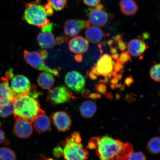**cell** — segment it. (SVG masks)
<instances>
[{"mask_svg":"<svg viewBox=\"0 0 160 160\" xmlns=\"http://www.w3.org/2000/svg\"><path fill=\"white\" fill-rule=\"evenodd\" d=\"M96 154L101 160H128L133 153L131 143L106 135L92 138Z\"/></svg>","mask_w":160,"mask_h":160,"instance_id":"1","label":"cell"},{"mask_svg":"<svg viewBox=\"0 0 160 160\" xmlns=\"http://www.w3.org/2000/svg\"><path fill=\"white\" fill-rule=\"evenodd\" d=\"M45 113L41 108L38 100L28 95L20 97L15 102L13 113L15 120L22 119L32 123L38 116Z\"/></svg>","mask_w":160,"mask_h":160,"instance_id":"2","label":"cell"},{"mask_svg":"<svg viewBox=\"0 0 160 160\" xmlns=\"http://www.w3.org/2000/svg\"><path fill=\"white\" fill-rule=\"evenodd\" d=\"M82 138L78 132H73L71 136L66 138L63 155L66 160H86L89 152L83 148Z\"/></svg>","mask_w":160,"mask_h":160,"instance_id":"3","label":"cell"},{"mask_svg":"<svg viewBox=\"0 0 160 160\" xmlns=\"http://www.w3.org/2000/svg\"><path fill=\"white\" fill-rule=\"evenodd\" d=\"M25 7L24 19L28 23L41 29L50 24L47 13L42 6L33 2L27 3Z\"/></svg>","mask_w":160,"mask_h":160,"instance_id":"4","label":"cell"},{"mask_svg":"<svg viewBox=\"0 0 160 160\" xmlns=\"http://www.w3.org/2000/svg\"><path fill=\"white\" fill-rule=\"evenodd\" d=\"M23 52L24 58L26 61L32 67L39 71L51 73L56 77L59 75L58 70L56 69H52L48 67L37 52H29L24 50Z\"/></svg>","mask_w":160,"mask_h":160,"instance_id":"5","label":"cell"},{"mask_svg":"<svg viewBox=\"0 0 160 160\" xmlns=\"http://www.w3.org/2000/svg\"><path fill=\"white\" fill-rule=\"evenodd\" d=\"M11 88L18 99L22 96L29 95L32 89L29 79L22 75H17L13 78L11 82Z\"/></svg>","mask_w":160,"mask_h":160,"instance_id":"6","label":"cell"},{"mask_svg":"<svg viewBox=\"0 0 160 160\" xmlns=\"http://www.w3.org/2000/svg\"><path fill=\"white\" fill-rule=\"evenodd\" d=\"M73 97V94L64 86H59L48 90L47 100L55 104L67 102Z\"/></svg>","mask_w":160,"mask_h":160,"instance_id":"7","label":"cell"},{"mask_svg":"<svg viewBox=\"0 0 160 160\" xmlns=\"http://www.w3.org/2000/svg\"><path fill=\"white\" fill-rule=\"evenodd\" d=\"M65 82L70 89L76 92H81L84 90L85 78L78 72H69L65 76Z\"/></svg>","mask_w":160,"mask_h":160,"instance_id":"8","label":"cell"},{"mask_svg":"<svg viewBox=\"0 0 160 160\" xmlns=\"http://www.w3.org/2000/svg\"><path fill=\"white\" fill-rule=\"evenodd\" d=\"M90 25L91 23L89 21L78 19L68 20L64 26V33L70 37H75L83 29L90 27Z\"/></svg>","mask_w":160,"mask_h":160,"instance_id":"9","label":"cell"},{"mask_svg":"<svg viewBox=\"0 0 160 160\" xmlns=\"http://www.w3.org/2000/svg\"><path fill=\"white\" fill-rule=\"evenodd\" d=\"M51 118L58 131L66 132L69 130L72 121L70 116L67 112L63 111L56 112L52 115Z\"/></svg>","mask_w":160,"mask_h":160,"instance_id":"10","label":"cell"},{"mask_svg":"<svg viewBox=\"0 0 160 160\" xmlns=\"http://www.w3.org/2000/svg\"><path fill=\"white\" fill-rule=\"evenodd\" d=\"M13 132L17 137L22 139L29 138L33 132L32 123L27 120L22 119L15 120Z\"/></svg>","mask_w":160,"mask_h":160,"instance_id":"11","label":"cell"},{"mask_svg":"<svg viewBox=\"0 0 160 160\" xmlns=\"http://www.w3.org/2000/svg\"><path fill=\"white\" fill-rule=\"evenodd\" d=\"M115 63L109 55L105 54L100 58L94 64L100 76L106 77L111 75Z\"/></svg>","mask_w":160,"mask_h":160,"instance_id":"12","label":"cell"},{"mask_svg":"<svg viewBox=\"0 0 160 160\" xmlns=\"http://www.w3.org/2000/svg\"><path fill=\"white\" fill-rule=\"evenodd\" d=\"M2 82L0 83V104L17 101L16 94L10 87L8 81L4 77L2 78Z\"/></svg>","mask_w":160,"mask_h":160,"instance_id":"13","label":"cell"},{"mask_svg":"<svg viewBox=\"0 0 160 160\" xmlns=\"http://www.w3.org/2000/svg\"><path fill=\"white\" fill-rule=\"evenodd\" d=\"M88 41L81 36L72 39L69 43V48L72 52L77 54L85 53L88 49Z\"/></svg>","mask_w":160,"mask_h":160,"instance_id":"14","label":"cell"},{"mask_svg":"<svg viewBox=\"0 0 160 160\" xmlns=\"http://www.w3.org/2000/svg\"><path fill=\"white\" fill-rule=\"evenodd\" d=\"M89 21L96 27H102L107 23L108 20L107 13L103 10L92 9L89 14Z\"/></svg>","mask_w":160,"mask_h":160,"instance_id":"15","label":"cell"},{"mask_svg":"<svg viewBox=\"0 0 160 160\" xmlns=\"http://www.w3.org/2000/svg\"><path fill=\"white\" fill-rule=\"evenodd\" d=\"M33 123L35 131L38 133H45L51 129V119L45 114V113L38 116Z\"/></svg>","mask_w":160,"mask_h":160,"instance_id":"16","label":"cell"},{"mask_svg":"<svg viewBox=\"0 0 160 160\" xmlns=\"http://www.w3.org/2000/svg\"><path fill=\"white\" fill-rule=\"evenodd\" d=\"M148 47L143 40L135 39L132 40L128 45V50L130 55L135 57H139Z\"/></svg>","mask_w":160,"mask_h":160,"instance_id":"17","label":"cell"},{"mask_svg":"<svg viewBox=\"0 0 160 160\" xmlns=\"http://www.w3.org/2000/svg\"><path fill=\"white\" fill-rule=\"evenodd\" d=\"M37 41L42 48L45 49L52 48L56 45L54 36L49 32H42L37 37Z\"/></svg>","mask_w":160,"mask_h":160,"instance_id":"18","label":"cell"},{"mask_svg":"<svg viewBox=\"0 0 160 160\" xmlns=\"http://www.w3.org/2000/svg\"><path fill=\"white\" fill-rule=\"evenodd\" d=\"M85 35L88 41L92 43H98L103 38V33L102 30L96 27H90L85 31Z\"/></svg>","mask_w":160,"mask_h":160,"instance_id":"19","label":"cell"},{"mask_svg":"<svg viewBox=\"0 0 160 160\" xmlns=\"http://www.w3.org/2000/svg\"><path fill=\"white\" fill-rule=\"evenodd\" d=\"M97 110V107L95 102L91 101L83 102L80 107L81 115L85 118L93 117Z\"/></svg>","mask_w":160,"mask_h":160,"instance_id":"20","label":"cell"},{"mask_svg":"<svg viewBox=\"0 0 160 160\" xmlns=\"http://www.w3.org/2000/svg\"><path fill=\"white\" fill-rule=\"evenodd\" d=\"M37 82L42 88L49 90L54 84L55 79L51 73L43 72L39 74Z\"/></svg>","mask_w":160,"mask_h":160,"instance_id":"21","label":"cell"},{"mask_svg":"<svg viewBox=\"0 0 160 160\" xmlns=\"http://www.w3.org/2000/svg\"><path fill=\"white\" fill-rule=\"evenodd\" d=\"M120 9L122 13L126 15H133L137 13L138 8L134 0H121Z\"/></svg>","mask_w":160,"mask_h":160,"instance_id":"22","label":"cell"},{"mask_svg":"<svg viewBox=\"0 0 160 160\" xmlns=\"http://www.w3.org/2000/svg\"><path fill=\"white\" fill-rule=\"evenodd\" d=\"M148 152L153 155L160 153V137L152 138L148 142L147 146Z\"/></svg>","mask_w":160,"mask_h":160,"instance_id":"23","label":"cell"},{"mask_svg":"<svg viewBox=\"0 0 160 160\" xmlns=\"http://www.w3.org/2000/svg\"><path fill=\"white\" fill-rule=\"evenodd\" d=\"M15 101L0 104V117L7 118L14 113L15 109Z\"/></svg>","mask_w":160,"mask_h":160,"instance_id":"24","label":"cell"},{"mask_svg":"<svg viewBox=\"0 0 160 160\" xmlns=\"http://www.w3.org/2000/svg\"><path fill=\"white\" fill-rule=\"evenodd\" d=\"M17 159L13 150L7 147L0 148V160H17Z\"/></svg>","mask_w":160,"mask_h":160,"instance_id":"25","label":"cell"},{"mask_svg":"<svg viewBox=\"0 0 160 160\" xmlns=\"http://www.w3.org/2000/svg\"><path fill=\"white\" fill-rule=\"evenodd\" d=\"M48 1L52 5L53 9L57 11L64 8L67 2V0H48Z\"/></svg>","mask_w":160,"mask_h":160,"instance_id":"26","label":"cell"},{"mask_svg":"<svg viewBox=\"0 0 160 160\" xmlns=\"http://www.w3.org/2000/svg\"><path fill=\"white\" fill-rule=\"evenodd\" d=\"M150 75L154 81L160 82V63L157 64L151 68L150 71Z\"/></svg>","mask_w":160,"mask_h":160,"instance_id":"27","label":"cell"},{"mask_svg":"<svg viewBox=\"0 0 160 160\" xmlns=\"http://www.w3.org/2000/svg\"><path fill=\"white\" fill-rule=\"evenodd\" d=\"M128 160H147V158L142 152H137L132 153Z\"/></svg>","mask_w":160,"mask_h":160,"instance_id":"28","label":"cell"},{"mask_svg":"<svg viewBox=\"0 0 160 160\" xmlns=\"http://www.w3.org/2000/svg\"><path fill=\"white\" fill-rule=\"evenodd\" d=\"M129 61H131V57L129 54L126 52L121 53L119 55V59H118V62H120L122 64L127 63Z\"/></svg>","mask_w":160,"mask_h":160,"instance_id":"29","label":"cell"},{"mask_svg":"<svg viewBox=\"0 0 160 160\" xmlns=\"http://www.w3.org/2000/svg\"><path fill=\"white\" fill-rule=\"evenodd\" d=\"M96 90L100 93L105 95L107 92V87L105 84L100 83L97 86Z\"/></svg>","mask_w":160,"mask_h":160,"instance_id":"30","label":"cell"},{"mask_svg":"<svg viewBox=\"0 0 160 160\" xmlns=\"http://www.w3.org/2000/svg\"><path fill=\"white\" fill-rule=\"evenodd\" d=\"M85 4L91 7H95L98 5L101 0H83Z\"/></svg>","mask_w":160,"mask_h":160,"instance_id":"31","label":"cell"},{"mask_svg":"<svg viewBox=\"0 0 160 160\" xmlns=\"http://www.w3.org/2000/svg\"><path fill=\"white\" fill-rule=\"evenodd\" d=\"M45 10L47 15L52 16L54 13L52 5L49 3H48L43 7Z\"/></svg>","mask_w":160,"mask_h":160,"instance_id":"32","label":"cell"},{"mask_svg":"<svg viewBox=\"0 0 160 160\" xmlns=\"http://www.w3.org/2000/svg\"><path fill=\"white\" fill-rule=\"evenodd\" d=\"M9 141L6 139L4 132L1 129H0V145L4 144L7 145L9 144Z\"/></svg>","mask_w":160,"mask_h":160,"instance_id":"33","label":"cell"},{"mask_svg":"<svg viewBox=\"0 0 160 160\" xmlns=\"http://www.w3.org/2000/svg\"><path fill=\"white\" fill-rule=\"evenodd\" d=\"M53 155L57 158H60L63 155V149L61 147H58L54 149Z\"/></svg>","mask_w":160,"mask_h":160,"instance_id":"34","label":"cell"},{"mask_svg":"<svg viewBox=\"0 0 160 160\" xmlns=\"http://www.w3.org/2000/svg\"><path fill=\"white\" fill-rule=\"evenodd\" d=\"M128 45L127 43L124 41L123 40H120L118 42V48L120 51H123L127 49Z\"/></svg>","mask_w":160,"mask_h":160,"instance_id":"35","label":"cell"},{"mask_svg":"<svg viewBox=\"0 0 160 160\" xmlns=\"http://www.w3.org/2000/svg\"><path fill=\"white\" fill-rule=\"evenodd\" d=\"M123 67L122 64L119 62H117L114 66L113 71L117 73L119 72L120 70L123 68Z\"/></svg>","mask_w":160,"mask_h":160,"instance_id":"36","label":"cell"},{"mask_svg":"<svg viewBox=\"0 0 160 160\" xmlns=\"http://www.w3.org/2000/svg\"><path fill=\"white\" fill-rule=\"evenodd\" d=\"M53 23H50V24L45 26L42 29V32H51L53 29Z\"/></svg>","mask_w":160,"mask_h":160,"instance_id":"37","label":"cell"},{"mask_svg":"<svg viewBox=\"0 0 160 160\" xmlns=\"http://www.w3.org/2000/svg\"><path fill=\"white\" fill-rule=\"evenodd\" d=\"M40 57L43 60H45L48 58V53L45 50H41L38 53Z\"/></svg>","mask_w":160,"mask_h":160,"instance_id":"38","label":"cell"},{"mask_svg":"<svg viewBox=\"0 0 160 160\" xmlns=\"http://www.w3.org/2000/svg\"><path fill=\"white\" fill-rule=\"evenodd\" d=\"M13 73L12 70V69L9 70L6 72L5 75V78L8 81L11 80L13 78Z\"/></svg>","mask_w":160,"mask_h":160,"instance_id":"39","label":"cell"},{"mask_svg":"<svg viewBox=\"0 0 160 160\" xmlns=\"http://www.w3.org/2000/svg\"><path fill=\"white\" fill-rule=\"evenodd\" d=\"M101 95L100 94L93 93H90L88 98H90L93 100H95L101 98Z\"/></svg>","mask_w":160,"mask_h":160,"instance_id":"40","label":"cell"},{"mask_svg":"<svg viewBox=\"0 0 160 160\" xmlns=\"http://www.w3.org/2000/svg\"><path fill=\"white\" fill-rule=\"evenodd\" d=\"M74 58L77 62L81 63L83 61V57L81 54H77L75 56Z\"/></svg>","mask_w":160,"mask_h":160,"instance_id":"41","label":"cell"},{"mask_svg":"<svg viewBox=\"0 0 160 160\" xmlns=\"http://www.w3.org/2000/svg\"><path fill=\"white\" fill-rule=\"evenodd\" d=\"M63 38L62 36H59V37H57L56 40V43L58 45L62 44L64 42Z\"/></svg>","mask_w":160,"mask_h":160,"instance_id":"42","label":"cell"},{"mask_svg":"<svg viewBox=\"0 0 160 160\" xmlns=\"http://www.w3.org/2000/svg\"><path fill=\"white\" fill-rule=\"evenodd\" d=\"M82 95L83 98H88L89 95L91 93L88 90H84L82 92Z\"/></svg>","mask_w":160,"mask_h":160,"instance_id":"43","label":"cell"},{"mask_svg":"<svg viewBox=\"0 0 160 160\" xmlns=\"http://www.w3.org/2000/svg\"><path fill=\"white\" fill-rule=\"evenodd\" d=\"M89 76L90 78L92 80H95L98 78L97 76L92 72H91L89 73Z\"/></svg>","mask_w":160,"mask_h":160,"instance_id":"44","label":"cell"},{"mask_svg":"<svg viewBox=\"0 0 160 160\" xmlns=\"http://www.w3.org/2000/svg\"><path fill=\"white\" fill-rule=\"evenodd\" d=\"M122 35L121 34H118L116 35L114 38V41L116 42V43H118L120 40H122Z\"/></svg>","mask_w":160,"mask_h":160,"instance_id":"45","label":"cell"},{"mask_svg":"<svg viewBox=\"0 0 160 160\" xmlns=\"http://www.w3.org/2000/svg\"><path fill=\"white\" fill-rule=\"evenodd\" d=\"M150 37V34L147 32H145L142 34L143 39H148Z\"/></svg>","mask_w":160,"mask_h":160,"instance_id":"46","label":"cell"},{"mask_svg":"<svg viewBox=\"0 0 160 160\" xmlns=\"http://www.w3.org/2000/svg\"><path fill=\"white\" fill-rule=\"evenodd\" d=\"M118 79L115 77H114L111 80L110 82L113 85H116L118 83Z\"/></svg>","mask_w":160,"mask_h":160,"instance_id":"47","label":"cell"},{"mask_svg":"<svg viewBox=\"0 0 160 160\" xmlns=\"http://www.w3.org/2000/svg\"><path fill=\"white\" fill-rule=\"evenodd\" d=\"M119 55L117 53L114 54L112 55V58L115 60H118L119 59Z\"/></svg>","mask_w":160,"mask_h":160,"instance_id":"48","label":"cell"},{"mask_svg":"<svg viewBox=\"0 0 160 160\" xmlns=\"http://www.w3.org/2000/svg\"><path fill=\"white\" fill-rule=\"evenodd\" d=\"M111 52L112 54H114L117 53V49L115 48H111Z\"/></svg>","mask_w":160,"mask_h":160,"instance_id":"49","label":"cell"},{"mask_svg":"<svg viewBox=\"0 0 160 160\" xmlns=\"http://www.w3.org/2000/svg\"><path fill=\"white\" fill-rule=\"evenodd\" d=\"M113 43V41L111 40H109L108 42V45L110 46V47H111V48H112V45Z\"/></svg>","mask_w":160,"mask_h":160,"instance_id":"50","label":"cell"},{"mask_svg":"<svg viewBox=\"0 0 160 160\" xmlns=\"http://www.w3.org/2000/svg\"><path fill=\"white\" fill-rule=\"evenodd\" d=\"M63 39L64 42H69L68 38L67 37H64Z\"/></svg>","mask_w":160,"mask_h":160,"instance_id":"51","label":"cell"},{"mask_svg":"<svg viewBox=\"0 0 160 160\" xmlns=\"http://www.w3.org/2000/svg\"><path fill=\"white\" fill-rule=\"evenodd\" d=\"M107 95V97L108 99L111 98V97L112 96V95L110 93H108Z\"/></svg>","mask_w":160,"mask_h":160,"instance_id":"52","label":"cell"},{"mask_svg":"<svg viewBox=\"0 0 160 160\" xmlns=\"http://www.w3.org/2000/svg\"><path fill=\"white\" fill-rule=\"evenodd\" d=\"M111 88L112 89H114L115 88V86L113 85H111Z\"/></svg>","mask_w":160,"mask_h":160,"instance_id":"53","label":"cell"},{"mask_svg":"<svg viewBox=\"0 0 160 160\" xmlns=\"http://www.w3.org/2000/svg\"><path fill=\"white\" fill-rule=\"evenodd\" d=\"M46 160H53V159H48Z\"/></svg>","mask_w":160,"mask_h":160,"instance_id":"54","label":"cell"},{"mask_svg":"<svg viewBox=\"0 0 160 160\" xmlns=\"http://www.w3.org/2000/svg\"><path fill=\"white\" fill-rule=\"evenodd\" d=\"M1 122H0V127H1Z\"/></svg>","mask_w":160,"mask_h":160,"instance_id":"55","label":"cell"},{"mask_svg":"<svg viewBox=\"0 0 160 160\" xmlns=\"http://www.w3.org/2000/svg\"></svg>","mask_w":160,"mask_h":160,"instance_id":"56","label":"cell"}]
</instances>
